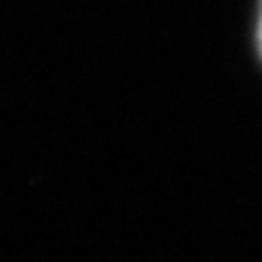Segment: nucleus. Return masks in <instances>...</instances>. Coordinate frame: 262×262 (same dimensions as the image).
<instances>
[{"label":"nucleus","mask_w":262,"mask_h":262,"mask_svg":"<svg viewBox=\"0 0 262 262\" xmlns=\"http://www.w3.org/2000/svg\"><path fill=\"white\" fill-rule=\"evenodd\" d=\"M255 39H257V51L262 56V0H260V8H257V27H255Z\"/></svg>","instance_id":"nucleus-1"}]
</instances>
